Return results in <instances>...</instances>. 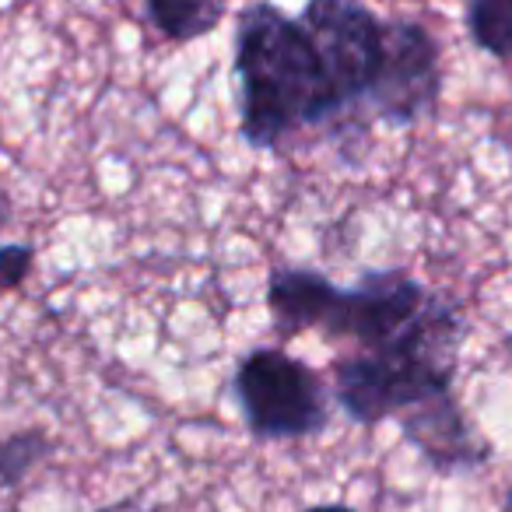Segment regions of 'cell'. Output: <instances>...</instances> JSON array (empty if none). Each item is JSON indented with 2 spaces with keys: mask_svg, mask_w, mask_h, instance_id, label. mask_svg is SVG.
<instances>
[{
  "mask_svg": "<svg viewBox=\"0 0 512 512\" xmlns=\"http://www.w3.org/2000/svg\"><path fill=\"white\" fill-rule=\"evenodd\" d=\"M267 309L281 337L320 330L323 337L358 341L365 355L460 344L463 330L453 302L407 271H369L358 285L341 288L309 267H278L267 281Z\"/></svg>",
  "mask_w": 512,
  "mask_h": 512,
  "instance_id": "6da1fadb",
  "label": "cell"
},
{
  "mask_svg": "<svg viewBox=\"0 0 512 512\" xmlns=\"http://www.w3.org/2000/svg\"><path fill=\"white\" fill-rule=\"evenodd\" d=\"M239 134L249 148H278L302 127L344 113L299 18L271 0H253L235 18Z\"/></svg>",
  "mask_w": 512,
  "mask_h": 512,
  "instance_id": "7a4b0ae2",
  "label": "cell"
},
{
  "mask_svg": "<svg viewBox=\"0 0 512 512\" xmlns=\"http://www.w3.org/2000/svg\"><path fill=\"white\" fill-rule=\"evenodd\" d=\"M456 344H414L383 355H348L334 365V397L351 421L379 425L453 393Z\"/></svg>",
  "mask_w": 512,
  "mask_h": 512,
  "instance_id": "3957f363",
  "label": "cell"
},
{
  "mask_svg": "<svg viewBox=\"0 0 512 512\" xmlns=\"http://www.w3.org/2000/svg\"><path fill=\"white\" fill-rule=\"evenodd\" d=\"M235 400L253 439H306L327 428L330 407L320 376L281 348L242 355L232 379Z\"/></svg>",
  "mask_w": 512,
  "mask_h": 512,
  "instance_id": "277c9868",
  "label": "cell"
},
{
  "mask_svg": "<svg viewBox=\"0 0 512 512\" xmlns=\"http://www.w3.org/2000/svg\"><path fill=\"white\" fill-rule=\"evenodd\" d=\"M330 85L341 106L369 99L383 64V22L365 8L362 0H306L299 11Z\"/></svg>",
  "mask_w": 512,
  "mask_h": 512,
  "instance_id": "5b68a950",
  "label": "cell"
},
{
  "mask_svg": "<svg viewBox=\"0 0 512 512\" xmlns=\"http://www.w3.org/2000/svg\"><path fill=\"white\" fill-rule=\"evenodd\" d=\"M442 92L439 43L421 22L393 18L383 22V64L369 92L379 120L390 127H411L435 113Z\"/></svg>",
  "mask_w": 512,
  "mask_h": 512,
  "instance_id": "8992f818",
  "label": "cell"
},
{
  "mask_svg": "<svg viewBox=\"0 0 512 512\" xmlns=\"http://www.w3.org/2000/svg\"><path fill=\"white\" fill-rule=\"evenodd\" d=\"M400 428L404 435L421 449L428 463L435 470H470L481 467L491 456V449L484 446L474 435V428L463 421L460 404L453 400V393L446 397H435L428 404H421L418 411L404 414L400 418Z\"/></svg>",
  "mask_w": 512,
  "mask_h": 512,
  "instance_id": "52a82bcc",
  "label": "cell"
},
{
  "mask_svg": "<svg viewBox=\"0 0 512 512\" xmlns=\"http://www.w3.org/2000/svg\"><path fill=\"white\" fill-rule=\"evenodd\" d=\"M148 18L172 43H193L211 36L225 18L228 0H144Z\"/></svg>",
  "mask_w": 512,
  "mask_h": 512,
  "instance_id": "ba28073f",
  "label": "cell"
},
{
  "mask_svg": "<svg viewBox=\"0 0 512 512\" xmlns=\"http://www.w3.org/2000/svg\"><path fill=\"white\" fill-rule=\"evenodd\" d=\"M463 15L477 50L512 60V0H463Z\"/></svg>",
  "mask_w": 512,
  "mask_h": 512,
  "instance_id": "9c48e42d",
  "label": "cell"
},
{
  "mask_svg": "<svg viewBox=\"0 0 512 512\" xmlns=\"http://www.w3.org/2000/svg\"><path fill=\"white\" fill-rule=\"evenodd\" d=\"M50 453V442L39 432H22L0 442V484H15Z\"/></svg>",
  "mask_w": 512,
  "mask_h": 512,
  "instance_id": "30bf717a",
  "label": "cell"
},
{
  "mask_svg": "<svg viewBox=\"0 0 512 512\" xmlns=\"http://www.w3.org/2000/svg\"><path fill=\"white\" fill-rule=\"evenodd\" d=\"M32 246L29 242H8L0 246V295L15 292L25 281V274L32 271Z\"/></svg>",
  "mask_w": 512,
  "mask_h": 512,
  "instance_id": "8fae6325",
  "label": "cell"
},
{
  "mask_svg": "<svg viewBox=\"0 0 512 512\" xmlns=\"http://www.w3.org/2000/svg\"><path fill=\"white\" fill-rule=\"evenodd\" d=\"M99 512H151V509H144V505H137V502H116V505L99 509Z\"/></svg>",
  "mask_w": 512,
  "mask_h": 512,
  "instance_id": "7c38bea8",
  "label": "cell"
},
{
  "mask_svg": "<svg viewBox=\"0 0 512 512\" xmlns=\"http://www.w3.org/2000/svg\"><path fill=\"white\" fill-rule=\"evenodd\" d=\"M8 218H11V204H8V197L0 193V228L8 225Z\"/></svg>",
  "mask_w": 512,
  "mask_h": 512,
  "instance_id": "4fadbf2b",
  "label": "cell"
},
{
  "mask_svg": "<svg viewBox=\"0 0 512 512\" xmlns=\"http://www.w3.org/2000/svg\"><path fill=\"white\" fill-rule=\"evenodd\" d=\"M306 512H355L348 505H316V509H306Z\"/></svg>",
  "mask_w": 512,
  "mask_h": 512,
  "instance_id": "5bb4252c",
  "label": "cell"
},
{
  "mask_svg": "<svg viewBox=\"0 0 512 512\" xmlns=\"http://www.w3.org/2000/svg\"><path fill=\"white\" fill-rule=\"evenodd\" d=\"M509 512H512V491H509Z\"/></svg>",
  "mask_w": 512,
  "mask_h": 512,
  "instance_id": "9a60e30c",
  "label": "cell"
},
{
  "mask_svg": "<svg viewBox=\"0 0 512 512\" xmlns=\"http://www.w3.org/2000/svg\"><path fill=\"white\" fill-rule=\"evenodd\" d=\"M509 344H512V337H509Z\"/></svg>",
  "mask_w": 512,
  "mask_h": 512,
  "instance_id": "2e32d148",
  "label": "cell"
}]
</instances>
